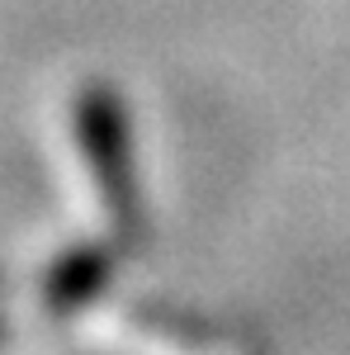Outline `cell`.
Masks as SVG:
<instances>
[{
    "label": "cell",
    "instance_id": "obj_1",
    "mask_svg": "<svg viewBox=\"0 0 350 355\" xmlns=\"http://www.w3.org/2000/svg\"><path fill=\"white\" fill-rule=\"evenodd\" d=\"M128 105L114 85L95 81L76 95V142L85 152L90 180L100 190L105 214L119 223V237L133 242L142 232V190H137L133 166V128H128Z\"/></svg>",
    "mask_w": 350,
    "mask_h": 355
},
{
    "label": "cell",
    "instance_id": "obj_2",
    "mask_svg": "<svg viewBox=\"0 0 350 355\" xmlns=\"http://www.w3.org/2000/svg\"><path fill=\"white\" fill-rule=\"evenodd\" d=\"M114 266H119V251H114L109 242H100V246H71V251L53 266L48 284H43L48 308H53L57 318H67V313L85 308V303L114 279Z\"/></svg>",
    "mask_w": 350,
    "mask_h": 355
}]
</instances>
